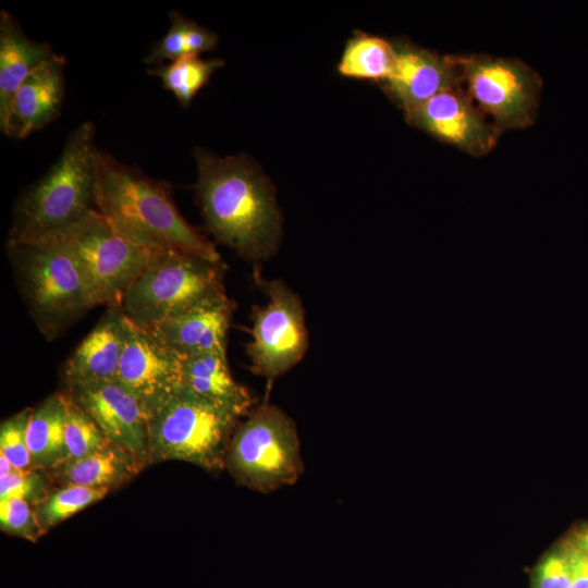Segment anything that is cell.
<instances>
[{"label": "cell", "mask_w": 588, "mask_h": 588, "mask_svg": "<svg viewBox=\"0 0 588 588\" xmlns=\"http://www.w3.org/2000/svg\"><path fill=\"white\" fill-rule=\"evenodd\" d=\"M196 196L206 228L243 258L273 257L282 237L274 188L246 155L220 157L196 148Z\"/></svg>", "instance_id": "obj_1"}, {"label": "cell", "mask_w": 588, "mask_h": 588, "mask_svg": "<svg viewBox=\"0 0 588 588\" xmlns=\"http://www.w3.org/2000/svg\"><path fill=\"white\" fill-rule=\"evenodd\" d=\"M95 208L128 241L152 252L221 261L215 245L181 215L170 186L97 149Z\"/></svg>", "instance_id": "obj_2"}, {"label": "cell", "mask_w": 588, "mask_h": 588, "mask_svg": "<svg viewBox=\"0 0 588 588\" xmlns=\"http://www.w3.org/2000/svg\"><path fill=\"white\" fill-rule=\"evenodd\" d=\"M95 125L84 122L68 137L49 171L16 201L8 242L53 238L95 209Z\"/></svg>", "instance_id": "obj_3"}, {"label": "cell", "mask_w": 588, "mask_h": 588, "mask_svg": "<svg viewBox=\"0 0 588 588\" xmlns=\"http://www.w3.org/2000/svg\"><path fill=\"white\" fill-rule=\"evenodd\" d=\"M8 254L21 295L47 340L63 334L95 307L81 262L61 242H8Z\"/></svg>", "instance_id": "obj_4"}, {"label": "cell", "mask_w": 588, "mask_h": 588, "mask_svg": "<svg viewBox=\"0 0 588 588\" xmlns=\"http://www.w3.org/2000/svg\"><path fill=\"white\" fill-rule=\"evenodd\" d=\"M245 415L182 387L148 419L149 463L182 461L212 473L225 469L231 437Z\"/></svg>", "instance_id": "obj_5"}, {"label": "cell", "mask_w": 588, "mask_h": 588, "mask_svg": "<svg viewBox=\"0 0 588 588\" xmlns=\"http://www.w3.org/2000/svg\"><path fill=\"white\" fill-rule=\"evenodd\" d=\"M225 469L238 485L265 494L296 483L304 463L295 421L268 402L250 411L231 437Z\"/></svg>", "instance_id": "obj_6"}, {"label": "cell", "mask_w": 588, "mask_h": 588, "mask_svg": "<svg viewBox=\"0 0 588 588\" xmlns=\"http://www.w3.org/2000/svg\"><path fill=\"white\" fill-rule=\"evenodd\" d=\"M222 292V261L183 252H158L125 290L120 306L133 323L150 329Z\"/></svg>", "instance_id": "obj_7"}, {"label": "cell", "mask_w": 588, "mask_h": 588, "mask_svg": "<svg viewBox=\"0 0 588 588\" xmlns=\"http://www.w3.org/2000/svg\"><path fill=\"white\" fill-rule=\"evenodd\" d=\"M50 240L64 244L78 259L95 306L120 305L125 290L158 253L122 236L96 208Z\"/></svg>", "instance_id": "obj_8"}, {"label": "cell", "mask_w": 588, "mask_h": 588, "mask_svg": "<svg viewBox=\"0 0 588 588\" xmlns=\"http://www.w3.org/2000/svg\"><path fill=\"white\" fill-rule=\"evenodd\" d=\"M453 57L461 87L501 133L535 122L542 86L536 71L513 58Z\"/></svg>", "instance_id": "obj_9"}, {"label": "cell", "mask_w": 588, "mask_h": 588, "mask_svg": "<svg viewBox=\"0 0 588 588\" xmlns=\"http://www.w3.org/2000/svg\"><path fill=\"white\" fill-rule=\"evenodd\" d=\"M268 302L253 310L250 370L273 379L296 366L308 348L305 310L299 296L281 280L262 281Z\"/></svg>", "instance_id": "obj_10"}, {"label": "cell", "mask_w": 588, "mask_h": 588, "mask_svg": "<svg viewBox=\"0 0 588 588\" xmlns=\"http://www.w3.org/2000/svg\"><path fill=\"white\" fill-rule=\"evenodd\" d=\"M117 381L136 397L149 419L182 388L181 359L127 318Z\"/></svg>", "instance_id": "obj_11"}, {"label": "cell", "mask_w": 588, "mask_h": 588, "mask_svg": "<svg viewBox=\"0 0 588 588\" xmlns=\"http://www.w3.org/2000/svg\"><path fill=\"white\" fill-rule=\"evenodd\" d=\"M405 118L411 125L474 156L487 155L501 134L461 86L439 93Z\"/></svg>", "instance_id": "obj_12"}, {"label": "cell", "mask_w": 588, "mask_h": 588, "mask_svg": "<svg viewBox=\"0 0 588 588\" xmlns=\"http://www.w3.org/2000/svg\"><path fill=\"white\" fill-rule=\"evenodd\" d=\"M65 393L94 419L110 442L149 464L148 417L119 381L72 384Z\"/></svg>", "instance_id": "obj_13"}, {"label": "cell", "mask_w": 588, "mask_h": 588, "mask_svg": "<svg viewBox=\"0 0 588 588\" xmlns=\"http://www.w3.org/2000/svg\"><path fill=\"white\" fill-rule=\"evenodd\" d=\"M392 42L395 66L383 88L404 114L439 93L461 86L453 56H439L405 39Z\"/></svg>", "instance_id": "obj_14"}, {"label": "cell", "mask_w": 588, "mask_h": 588, "mask_svg": "<svg viewBox=\"0 0 588 588\" xmlns=\"http://www.w3.org/2000/svg\"><path fill=\"white\" fill-rule=\"evenodd\" d=\"M233 311V301L222 292L147 330L179 358L226 353Z\"/></svg>", "instance_id": "obj_15"}, {"label": "cell", "mask_w": 588, "mask_h": 588, "mask_svg": "<svg viewBox=\"0 0 588 588\" xmlns=\"http://www.w3.org/2000/svg\"><path fill=\"white\" fill-rule=\"evenodd\" d=\"M64 65V57L54 53L22 83L13 98L4 135L24 138L59 117L65 88Z\"/></svg>", "instance_id": "obj_16"}, {"label": "cell", "mask_w": 588, "mask_h": 588, "mask_svg": "<svg viewBox=\"0 0 588 588\" xmlns=\"http://www.w3.org/2000/svg\"><path fill=\"white\" fill-rule=\"evenodd\" d=\"M127 331L120 305L107 311L83 339L64 367L66 385L117 380Z\"/></svg>", "instance_id": "obj_17"}, {"label": "cell", "mask_w": 588, "mask_h": 588, "mask_svg": "<svg viewBox=\"0 0 588 588\" xmlns=\"http://www.w3.org/2000/svg\"><path fill=\"white\" fill-rule=\"evenodd\" d=\"M56 52L50 45L30 39L16 19L0 13V128L3 132L13 98L22 83Z\"/></svg>", "instance_id": "obj_18"}, {"label": "cell", "mask_w": 588, "mask_h": 588, "mask_svg": "<svg viewBox=\"0 0 588 588\" xmlns=\"http://www.w3.org/2000/svg\"><path fill=\"white\" fill-rule=\"evenodd\" d=\"M145 465L126 449L109 442L89 455L61 463L48 474L61 486L76 485L110 491L134 478Z\"/></svg>", "instance_id": "obj_19"}, {"label": "cell", "mask_w": 588, "mask_h": 588, "mask_svg": "<svg viewBox=\"0 0 588 588\" xmlns=\"http://www.w3.org/2000/svg\"><path fill=\"white\" fill-rule=\"evenodd\" d=\"M181 359L182 387L203 397L235 406L246 414L253 399L232 376L226 353H205Z\"/></svg>", "instance_id": "obj_20"}, {"label": "cell", "mask_w": 588, "mask_h": 588, "mask_svg": "<svg viewBox=\"0 0 588 588\" xmlns=\"http://www.w3.org/2000/svg\"><path fill=\"white\" fill-rule=\"evenodd\" d=\"M65 415V393H54L33 408L26 433L30 467L48 471L66 461Z\"/></svg>", "instance_id": "obj_21"}, {"label": "cell", "mask_w": 588, "mask_h": 588, "mask_svg": "<svg viewBox=\"0 0 588 588\" xmlns=\"http://www.w3.org/2000/svg\"><path fill=\"white\" fill-rule=\"evenodd\" d=\"M393 42L375 35L357 32L346 42L338 71L341 75L385 82L395 66Z\"/></svg>", "instance_id": "obj_22"}, {"label": "cell", "mask_w": 588, "mask_h": 588, "mask_svg": "<svg viewBox=\"0 0 588 588\" xmlns=\"http://www.w3.org/2000/svg\"><path fill=\"white\" fill-rule=\"evenodd\" d=\"M222 65L223 61L220 59H203L197 54H187L168 64L149 69L148 72L159 77L163 88L172 93L181 106L187 108Z\"/></svg>", "instance_id": "obj_23"}, {"label": "cell", "mask_w": 588, "mask_h": 588, "mask_svg": "<svg viewBox=\"0 0 588 588\" xmlns=\"http://www.w3.org/2000/svg\"><path fill=\"white\" fill-rule=\"evenodd\" d=\"M109 490L76 485L62 486L35 506L37 518L45 531L70 516L103 499Z\"/></svg>", "instance_id": "obj_24"}, {"label": "cell", "mask_w": 588, "mask_h": 588, "mask_svg": "<svg viewBox=\"0 0 588 588\" xmlns=\"http://www.w3.org/2000/svg\"><path fill=\"white\" fill-rule=\"evenodd\" d=\"M65 396L64 441L68 453L66 461H73L105 448L110 441L105 437L94 419L66 393Z\"/></svg>", "instance_id": "obj_25"}, {"label": "cell", "mask_w": 588, "mask_h": 588, "mask_svg": "<svg viewBox=\"0 0 588 588\" xmlns=\"http://www.w3.org/2000/svg\"><path fill=\"white\" fill-rule=\"evenodd\" d=\"M50 480L48 471L42 469H14L0 479V500L23 499L35 507L50 493Z\"/></svg>", "instance_id": "obj_26"}, {"label": "cell", "mask_w": 588, "mask_h": 588, "mask_svg": "<svg viewBox=\"0 0 588 588\" xmlns=\"http://www.w3.org/2000/svg\"><path fill=\"white\" fill-rule=\"evenodd\" d=\"M32 411L33 408H25L1 422L0 454L5 456L15 469L30 467L26 433Z\"/></svg>", "instance_id": "obj_27"}, {"label": "cell", "mask_w": 588, "mask_h": 588, "mask_svg": "<svg viewBox=\"0 0 588 588\" xmlns=\"http://www.w3.org/2000/svg\"><path fill=\"white\" fill-rule=\"evenodd\" d=\"M0 527L4 532L30 541L45 532L35 507L17 498L0 500Z\"/></svg>", "instance_id": "obj_28"}, {"label": "cell", "mask_w": 588, "mask_h": 588, "mask_svg": "<svg viewBox=\"0 0 588 588\" xmlns=\"http://www.w3.org/2000/svg\"><path fill=\"white\" fill-rule=\"evenodd\" d=\"M171 25L164 36L156 42L145 58V63L150 65L164 64L166 61L172 62L185 53V29L187 20L180 13L172 11L170 13Z\"/></svg>", "instance_id": "obj_29"}, {"label": "cell", "mask_w": 588, "mask_h": 588, "mask_svg": "<svg viewBox=\"0 0 588 588\" xmlns=\"http://www.w3.org/2000/svg\"><path fill=\"white\" fill-rule=\"evenodd\" d=\"M571 580L572 563L564 544L540 562L534 573L531 588H569Z\"/></svg>", "instance_id": "obj_30"}, {"label": "cell", "mask_w": 588, "mask_h": 588, "mask_svg": "<svg viewBox=\"0 0 588 588\" xmlns=\"http://www.w3.org/2000/svg\"><path fill=\"white\" fill-rule=\"evenodd\" d=\"M218 42L215 32L187 20L185 29V53L197 54L211 50Z\"/></svg>", "instance_id": "obj_31"}, {"label": "cell", "mask_w": 588, "mask_h": 588, "mask_svg": "<svg viewBox=\"0 0 588 588\" xmlns=\"http://www.w3.org/2000/svg\"><path fill=\"white\" fill-rule=\"evenodd\" d=\"M572 563L569 588H588V559L571 541L565 543Z\"/></svg>", "instance_id": "obj_32"}, {"label": "cell", "mask_w": 588, "mask_h": 588, "mask_svg": "<svg viewBox=\"0 0 588 588\" xmlns=\"http://www.w3.org/2000/svg\"><path fill=\"white\" fill-rule=\"evenodd\" d=\"M572 542L588 559V528L578 532Z\"/></svg>", "instance_id": "obj_33"}, {"label": "cell", "mask_w": 588, "mask_h": 588, "mask_svg": "<svg viewBox=\"0 0 588 588\" xmlns=\"http://www.w3.org/2000/svg\"><path fill=\"white\" fill-rule=\"evenodd\" d=\"M14 469L9 460L0 454V479L8 477Z\"/></svg>", "instance_id": "obj_34"}]
</instances>
